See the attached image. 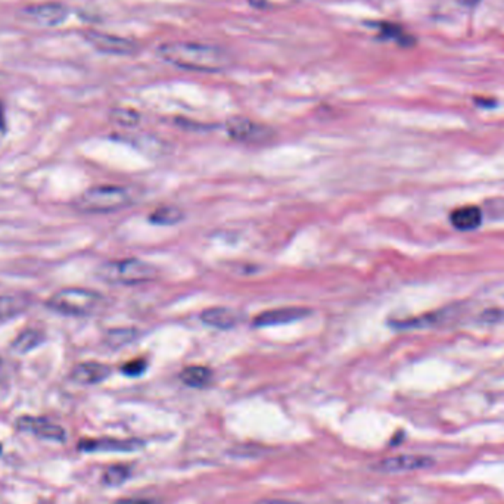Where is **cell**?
Listing matches in <instances>:
<instances>
[{"label":"cell","instance_id":"cell-10","mask_svg":"<svg viewBox=\"0 0 504 504\" xmlns=\"http://www.w3.org/2000/svg\"><path fill=\"white\" fill-rule=\"evenodd\" d=\"M24 13L40 25L55 27L62 24L68 18L70 10L59 2H46L25 8Z\"/></svg>","mask_w":504,"mask_h":504},{"label":"cell","instance_id":"cell-8","mask_svg":"<svg viewBox=\"0 0 504 504\" xmlns=\"http://www.w3.org/2000/svg\"><path fill=\"white\" fill-rule=\"evenodd\" d=\"M433 465H435V460L428 456L401 454V456L384 459L382 461L376 463L373 469L377 472H384V473H400V472H412V470H419V469H426Z\"/></svg>","mask_w":504,"mask_h":504},{"label":"cell","instance_id":"cell-13","mask_svg":"<svg viewBox=\"0 0 504 504\" xmlns=\"http://www.w3.org/2000/svg\"><path fill=\"white\" fill-rule=\"evenodd\" d=\"M310 315L308 308L301 307H285V308H276V310H267L261 315H258L254 319V324L260 326V328H266V326H275V324H283L295 322L299 319H304Z\"/></svg>","mask_w":504,"mask_h":504},{"label":"cell","instance_id":"cell-22","mask_svg":"<svg viewBox=\"0 0 504 504\" xmlns=\"http://www.w3.org/2000/svg\"><path fill=\"white\" fill-rule=\"evenodd\" d=\"M110 117L121 127H136L141 122V114L131 108H114Z\"/></svg>","mask_w":504,"mask_h":504},{"label":"cell","instance_id":"cell-1","mask_svg":"<svg viewBox=\"0 0 504 504\" xmlns=\"http://www.w3.org/2000/svg\"><path fill=\"white\" fill-rule=\"evenodd\" d=\"M158 53L166 62L187 71L222 73L233 64V58L226 49L211 45L170 42L161 45Z\"/></svg>","mask_w":504,"mask_h":504},{"label":"cell","instance_id":"cell-23","mask_svg":"<svg viewBox=\"0 0 504 504\" xmlns=\"http://www.w3.org/2000/svg\"><path fill=\"white\" fill-rule=\"evenodd\" d=\"M129 476H130V469L127 466L115 465V466H111L105 470L102 481L105 485L117 487V485L124 484L129 480Z\"/></svg>","mask_w":504,"mask_h":504},{"label":"cell","instance_id":"cell-14","mask_svg":"<svg viewBox=\"0 0 504 504\" xmlns=\"http://www.w3.org/2000/svg\"><path fill=\"white\" fill-rule=\"evenodd\" d=\"M201 320L215 329H231L240 322V315L229 307H213L201 312Z\"/></svg>","mask_w":504,"mask_h":504},{"label":"cell","instance_id":"cell-5","mask_svg":"<svg viewBox=\"0 0 504 504\" xmlns=\"http://www.w3.org/2000/svg\"><path fill=\"white\" fill-rule=\"evenodd\" d=\"M229 136L245 145H266L275 139V130L247 117H233L226 122Z\"/></svg>","mask_w":504,"mask_h":504},{"label":"cell","instance_id":"cell-15","mask_svg":"<svg viewBox=\"0 0 504 504\" xmlns=\"http://www.w3.org/2000/svg\"><path fill=\"white\" fill-rule=\"evenodd\" d=\"M484 222L482 210L475 206H465L456 208L449 214V223L460 231H472L478 229Z\"/></svg>","mask_w":504,"mask_h":504},{"label":"cell","instance_id":"cell-2","mask_svg":"<svg viewBox=\"0 0 504 504\" xmlns=\"http://www.w3.org/2000/svg\"><path fill=\"white\" fill-rule=\"evenodd\" d=\"M105 296L96 291L85 288H66L53 294L48 307L65 316H90L105 307Z\"/></svg>","mask_w":504,"mask_h":504},{"label":"cell","instance_id":"cell-12","mask_svg":"<svg viewBox=\"0 0 504 504\" xmlns=\"http://www.w3.org/2000/svg\"><path fill=\"white\" fill-rule=\"evenodd\" d=\"M111 367L98 361H86L77 364L71 370V380L80 385H96L110 377Z\"/></svg>","mask_w":504,"mask_h":504},{"label":"cell","instance_id":"cell-4","mask_svg":"<svg viewBox=\"0 0 504 504\" xmlns=\"http://www.w3.org/2000/svg\"><path fill=\"white\" fill-rule=\"evenodd\" d=\"M98 275L108 283L133 286L155 280L158 278V270L152 264L138 260V258H126V260L102 264Z\"/></svg>","mask_w":504,"mask_h":504},{"label":"cell","instance_id":"cell-19","mask_svg":"<svg viewBox=\"0 0 504 504\" xmlns=\"http://www.w3.org/2000/svg\"><path fill=\"white\" fill-rule=\"evenodd\" d=\"M139 332L133 328H117L108 331L103 336V344L111 350H121L138 339Z\"/></svg>","mask_w":504,"mask_h":504},{"label":"cell","instance_id":"cell-17","mask_svg":"<svg viewBox=\"0 0 504 504\" xmlns=\"http://www.w3.org/2000/svg\"><path fill=\"white\" fill-rule=\"evenodd\" d=\"M180 379L190 388H206L213 382V372L203 366H189L180 373Z\"/></svg>","mask_w":504,"mask_h":504},{"label":"cell","instance_id":"cell-29","mask_svg":"<svg viewBox=\"0 0 504 504\" xmlns=\"http://www.w3.org/2000/svg\"><path fill=\"white\" fill-rule=\"evenodd\" d=\"M3 372H5V363H3L2 360H0V377H2Z\"/></svg>","mask_w":504,"mask_h":504},{"label":"cell","instance_id":"cell-25","mask_svg":"<svg viewBox=\"0 0 504 504\" xmlns=\"http://www.w3.org/2000/svg\"><path fill=\"white\" fill-rule=\"evenodd\" d=\"M115 504H159V503L149 498H122L118 500Z\"/></svg>","mask_w":504,"mask_h":504},{"label":"cell","instance_id":"cell-24","mask_svg":"<svg viewBox=\"0 0 504 504\" xmlns=\"http://www.w3.org/2000/svg\"><path fill=\"white\" fill-rule=\"evenodd\" d=\"M146 369V361L142 359L138 360H131L127 364L122 366V373H126L127 376H139L145 372Z\"/></svg>","mask_w":504,"mask_h":504},{"label":"cell","instance_id":"cell-6","mask_svg":"<svg viewBox=\"0 0 504 504\" xmlns=\"http://www.w3.org/2000/svg\"><path fill=\"white\" fill-rule=\"evenodd\" d=\"M83 37L92 48L99 50L101 53L106 55H118V57H127L133 55L138 52L139 45L131 38L120 37L114 34H106L101 31H85Z\"/></svg>","mask_w":504,"mask_h":504},{"label":"cell","instance_id":"cell-20","mask_svg":"<svg viewBox=\"0 0 504 504\" xmlns=\"http://www.w3.org/2000/svg\"><path fill=\"white\" fill-rule=\"evenodd\" d=\"M183 211L179 207L167 206V207H159L152 211L149 215V220L154 224L158 226H174L179 224L183 220Z\"/></svg>","mask_w":504,"mask_h":504},{"label":"cell","instance_id":"cell-9","mask_svg":"<svg viewBox=\"0 0 504 504\" xmlns=\"http://www.w3.org/2000/svg\"><path fill=\"white\" fill-rule=\"evenodd\" d=\"M457 312H459V308L448 307V308H442V310L428 312V315H424V316L392 322V326L395 329H401V331L437 328V326L447 324L449 320H452L457 315Z\"/></svg>","mask_w":504,"mask_h":504},{"label":"cell","instance_id":"cell-3","mask_svg":"<svg viewBox=\"0 0 504 504\" xmlns=\"http://www.w3.org/2000/svg\"><path fill=\"white\" fill-rule=\"evenodd\" d=\"M131 194L122 186H96L81 194L73 207L83 214H106L129 207Z\"/></svg>","mask_w":504,"mask_h":504},{"label":"cell","instance_id":"cell-18","mask_svg":"<svg viewBox=\"0 0 504 504\" xmlns=\"http://www.w3.org/2000/svg\"><path fill=\"white\" fill-rule=\"evenodd\" d=\"M45 340V333L38 329L22 331L15 339L12 340L10 350L15 354H27L37 348Z\"/></svg>","mask_w":504,"mask_h":504},{"label":"cell","instance_id":"cell-28","mask_svg":"<svg viewBox=\"0 0 504 504\" xmlns=\"http://www.w3.org/2000/svg\"><path fill=\"white\" fill-rule=\"evenodd\" d=\"M258 504H296V503H291V501H285V500H263Z\"/></svg>","mask_w":504,"mask_h":504},{"label":"cell","instance_id":"cell-11","mask_svg":"<svg viewBox=\"0 0 504 504\" xmlns=\"http://www.w3.org/2000/svg\"><path fill=\"white\" fill-rule=\"evenodd\" d=\"M143 447L138 440H114V438H98L83 440L78 442L80 452L86 453H127Z\"/></svg>","mask_w":504,"mask_h":504},{"label":"cell","instance_id":"cell-27","mask_svg":"<svg viewBox=\"0 0 504 504\" xmlns=\"http://www.w3.org/2000/svg\"><path fill=\"white\" fill-rule=\"evenodd\" d=\"M6 127V120H5V111H3V106L2 103H0V130H5Z\"/></svg>","mask_w":504,"mask_h":504},{"label":"cell","instance_id":"cell-21","mask_svg":"<svg viewBox=\"0 0 504 504\" xmlns=\"http://www.w3.org/2000/svg\"><path fill=\"white\" fill-rule=\"evenodd\" d=\"M376 27L379 29L380 34H382V37L395 40V42L403 45V46H410L415 42L413 37H410L407 33H404L400 25H395V24H391V22H380Z\"/></svg>","mask_w":504,"mask_h":504},{"label":"cell","instance_id":"cell-26","mask_svg":"<svg viewBox=\"0 0 504 504\" xmlns=\"http://www.w3.org/2000/svg\"><path fill=\"white\" fill-rule=\"evenodd\" d=\"M457 2L460 5H463V6H466V8H473V6L478 5L481 0H457Z\"/></svg>","mask_w":504,"mask_h":504},{"label":"cell","instance_id":"cell-16","mask_svg":"<svg viewBox=\"0 0 504 504\" xmlns=\"http://www.w3.org/2000/svg\"><path fill=\"white\" fill-rule=\"evenodd\" d=\"M30 305L31 298L25 294L0 295V323L22 315Z\"/></svg>","mask_w":504,"mask_h":504},{"label":"cell","instance_id":"cell-7","mask_svg":"<svg viewBox=\"0 0 504 504\" xmlns=\"http://www.w3.org/2000/svg\"><path fill=\"white\" fill-rule=\"evenodd\" d=\"M17 428L21 432L33 433L37 438L52 442H64L66 440L65 429L45 417L22 416L17 420Z\"/></svg>","mask_w":504,"mask_h":504}]
</instances>
